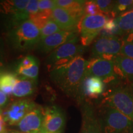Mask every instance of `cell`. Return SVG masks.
Masks as SVG:
<instances>
[{"label": "cell", "instance_id": "16", "mask_svg": "<svg viewBox=\"0 0 133 133\" xmlns=\"http://www.w3.org/2000/svg\"><path fill=\"white\" fill-rule=\"evenodd\" d=\"M104 83L101 78L96 76H87L81 85L80 99L82 96L97 99L104 92Z\"/></svg>", "mask_w": 133, "mask_h": 133}, {"label": "cell", "instance_id": "35", "mask_svg": "<svg viewBox=\"0 0 133 133\" xmlns=\"http://www.w3.org/2000/svg\"><path fill=\"white\" fill-rule=\"evenodd\" d=\"M14 133H21V132H17V131H15V132ZM30 133H44V131H43V130H41L40 131H38V132H30Z\"/></svg>", "mask_w": 133, "mask_h": 133}, {"label": "cell", "instance_id": "38", "mask_svg": "<svg viewBox=\"0 0 133 133\" xmlns=\"http://www.w3.org/2000/svg\"></svg>", "mask_w": 133, "mask_h": 133}, {"label": "cell", "instance_id": "33", "mask_svg": "<svg viewBox=\"0 0 133 133\" xmlns=\"http://www.w3.org/2000/svg\"><path fill=\"white\" fill-rule=\"evenodd\" d=\"M6 123L4 121L2 114L0 115V133H6Z\"/></svg>", "mask_w": 133, "mask_h": 133}, {"label": "cell", "instance_id": "37", "mask_svg": "<svg viewBox=\"0 0 133 133\" xmlns=\"http://www.w3.org/2000/svg\"><path fill=\"white\" fill-rule=\"evenodd\" d=\"M44 133H47V132H44Z\"/></svg>", "mask_w": 133, "mask_h": 133}, {"label": "cell", "instance_id": "32", "mask_svg": "<svg viewBox=\"0 0 133 133\" xmlns=\"http://www.w3.org/2000/svg\"><path fill=\"white\" fill-rule=\"evenodd\" d=\"M9 101V99L7 94H6L3 91H0V107H4L6 105Z\"/></svg>", "mask_w": 133, "mask_h": 133}, {"label": "cell", "instance_id": "25", "mask_svg": "<svg viewBox=\"0 0 133 133\" xmlns=\"http://www.w3.org/2000/svg\"><path fill=\"white\" fill-rule=\"evenodd\" d=\"M95 2L103 14L106 15L109 18H112V13L115 1L110 0H97L95 1Z\"/></svg>", "mask_w": 133, "mask_h": 133}, {"label": "cell", "instance_id": "7", "mask_svg": "<svg viewBox=\"0 0 133 133\" xmlns=\"http://www.w3.org/2000/svg\"><path fill=\"white\" fill-rule=\"evenodd\" d=\"M123 41L117 36H101L94 41L91 49L92 58L114 61L120 55Z\"/></svg>", "mask_w": 133, "mask_h": 133}, {"label": "cell", "instance_id": "29", "mask_svg": "<svg viewBox=\"0 0 133 133\" xmlns=\"http://www.w3.org/2000/svg\"><path fill=\"white\" fill-rule=\"evenodd\" d=\"M120 55L133 59V43L123 41Z\"/></svg>", "mask_w": 133, "mask_h": 133}, {"label": "cell", "instance_id": "27", "mask_svg": "<svg viewBox=\"0 0 133 133\" xmlns=\"http://www.w3.org/2000/svg\"><path fill=\"white\" fill-rule=\"evenodd\" d=\"M84 15L94 16L97 14H103L98 7L95 1H87L84 3Z\"/></svg>", "mask_w": 133, "mask_h": 133}, {"label": "cell", "instance_id": "19", "mask_svg": "<svg viewBox=\"0 0 133 133\" xmlns=\"http://www.w3.org/2000/svg\"><path fill=\"white\" fill-rule=\"evenodd\" d=\"M56 7L63 8L69 11L75 17L80 21L84 16V3L85 1L76 0H55Z\"/></svg>", "mask_w": 133, "mask_h": 133}, {"label": "cell", "instance_id": "24", "mask_svg": "<svg viewBox=\"0 0 133 133\" xmlns=\"http://www.w3.org/2000/svg\"><path fill=\"white\" fill-rule=\"evenodd\" d=\"M62 31L57 23L52 18L48 20L46 24L40 30V39Z\"/></svg>", "mask_w": 133, "mask_h": 133}, {"label": "cell", "instance_id": "26", "mask_svg": "<svg viewBox=\"0 0 133 133\" xmlns=\"http://www.w3.org/2000/svg\"><path fill=\"white\" fill-rule=\"evenodd\" d=\"M56 7L54 1L51 0H40L38 3L39 12L45 14L51 17L52 10Z\"/></svg>", "mask_w": 133, "mask_h": 133}, {"label": "cell", "instance_id": "21", "mask_svg": "<svg viewBox=\"0 0 133 133\" xmlns=\"http://www.w3.org/2000/svg\"><path fill=\"white\" fill-rule=\"evenodd\" d=\"M17 78V75L12 73H0V91L7 95L12 94L13 88Z\"/></svg>", "mask_w": 133, "mask_h": 133}, {"label": "cell", "instance_id": "5", "mask_svg": "<svg viewBox=\"0 0 133 133\" xmlns=\"http://www.w3.org/2000/svg\"><path fill=\"white\" fill-rule=\"evenodd\" d=\"M109 19V17L104 14L84 15L77 26V30L80 34L81 45L84 47L89 46L100 34Z\"/></svg>", "mask_w": 133, "mask_h": 133}, {"label": "cell", "instance_id": "9", "mask_svg": "<svg viewBox=\"0 0 133 133\" xmlns=\"http://www.w3.org/2000/svg\"><path fill=\"white\" fill-rule=\"evenodd\" d=\"M29 0H8L0 1V12L9 15V22L16 26L24 22L29 20L26 12Z\"/></svg>", "mask_w": 133, "mask_h": 133}, {"label": "cell", "instance_id": "11", "mask_svg": "<svg viewBox=\"0 0 133 133\" xmlns=\"http://www.w3.org/2000/svg\"><path fill=\"white\" fill-rule=\"evenodd\" d=\"M38 106L29 99H19L9 104L3 112L4 121L10 126H16L31 110Z\"/></svg>", "mask_w": 133, "mask_h": 133}, {"label": "cell", "instance_id": "34", "mask_svg": "<svg viewBox=\"0 0 133 133\" xmlns=\"http://www.w3.org/2000/svg\"><path fill=\"white\" fill-rule=\"evenodd\" d=\"M123 41H126L128 43H133V31L129 34L126 35V36H124Z\"/></svg>", "mask_w": 133, "mask_h": 133}, {"label": "cell", "instance_id": "1", "mask_svg": "<svg viewBox=\"0 0 133 133\" xmlns=\"http://www.w3.org/2000/svg\"><path fill=\"white\" fill-rule=\"evenodd\" d=\"M88 61L77 56L65 64L52 67L50 77L67 96L80 98L81 87L86 78Z\"/></svg>", "mask_w": 133, "mask_h": 133}, {"label": "cell", "instance_id": "2", "mask_svg": "<svg viewBox=\"0 0 133 133\" xmlns=\"http://www.w3.org/2000/svg\"><path fill=\"white\" fill-rule=\"evenodd\" d=\"M97 117L102 133H133V120L114 108L103 105Z\"/></svg>", "mask_w": 133, "mask_h": 133}, {"label": "cell", "instance_id": "18", "mask_svg": "<svg viewBox=\"0 0 133 133\" xmlns=\"http://www.w3.org/2000/svg\"><path fill=\"white\" fill-rule=\"evenodd\" d=\"M114 61L119 77L126 78L133 85V59L119 55Z\"/></svg>", "mask_w": 133, "mask_h": 133}, {"label": "cell", "instance_id": "17", "mask_svg": "<svg viewBox=\"0 0 133 133\" xmlns=\"http://www.w3.org/2000/svg\"><path fill=\"white\" fill-rule=\"evenodd\" d=\"M37 80L26 78H18L13 88L12 94L16 97H25L33 94L35 92Z\"/></svg>", "mask_w": 133, "mask_h": 133}, {"label": "cell", "instance_id": "13", "mask_svg": "<svg viewBox=\"0 0 133 133\" xmlns=\"http://www.w3.org/2000/svg\"><path fill=\"white\" fill-rule=\"evenodd\" d=\"M78 36L76 31H61L43 38L38 43L37 49L39 52L47 54L53 51L73 38Z\"/></svg>", "mask_w": 133, "mask_h": 133}, {"label": "cell", "instance_id": "14", "mask_svg": "<svg viewBox=\"0 0 133 133\" xmlns=\"http://www.w3.org/2000/svg\"><path fill=\"white\" fill-rule=\"evenodd\" d=\"M82 124L80 133H102L99 119L90 104H84L82 107Z\"/></svg>", "mask_w": 133, "mask_h": 133}, {"label": "cell", "instance_id": "23", "mask_svg": "<svg viewBox=\"0 0 133 133\" xmlns=\"http://www.w3.org/2000/svg\"><path fill=\"white\" fill-rule=\"evenodd\" d=\"M100 34L104 36H121L120 30L116 22L115 18H109L105 24Z\"/></svg>", "mask_w": 133, "mask_h": 133}, {"label": "cell", "instance_id": "31", "mask_svg": "<svg viewBox=\"0 0 133 133\" xmlns=\"http://www.w3.org/2000/svg\"><path fill=\"white\" fill-rule=\"evenodd\" d=\"M4 66V55L3 50V43L0 41V73H1L3 67Z\"/></svg>", "mask_w": 133, "mask_h": 133}, {"label": "cell", "instance_id": "3", "mask_svg": "<svg viewBox=\"0 0 133 133\" xmlns=\"http://www.w3.org/2000/svg\"><path fill=\"white\" fill-rule=\"evenodd\" d=\"M8 40L18 51H26L37 46L40 40V30L28 20L14 26L8 33Z\"/></svg>", "mask_w": 133, "mask_h": 133}, {"label": "cell", "instance_id": "4", "mask_svg": "<svg viewBox=\"0 0 133 133\" xmlns=\"http://www.w3.org/2000/svg\"><path fill=\"white\" fill-rule=\"evenodd\" d=\"M102 104L114 108L133 120V88L131 86L115 88L105 97Z\"/></svg>", "mask_w": 133, "mask_h": 133}, {"label": "cell", "instance_id": "8", "mask_svg": "<svg viewBox=\"0 0 133 133\" xmlns=\"http://www.w3.org/2000/svg\"><path fill=\"white\" fill-rule=\"evenodd\" d=\"M87 76L99 78L104 83L113 82L119 78L114 61L102 58H91L88 61L86 77Z\"/></svg>", "mask_w": 133, "mask_h": 133}, {"label": "cell", "instance_id": "15", "mask_svg": "<svg viewBox=\"0 0 133 133\" xmlns=\"http://www.w3.org/2000/svg\"><path fill=\"white\" fill-rule=\"evenodd\" d=\"M51 18L63 31H76L79 21L67 10L56 7L52 10Z\"/></svg>", "mask_w": 133, "mask_h": 133}, {"label": "cell", "instance_id": "6", "mask_svg": "<svg viewBox=\"0 0 133 133\" xmlns=\"http://www.w3.org/2000/svg\"><path fill=\"white\" fill-rule=\"evenodd\" d=\"M78 36L66 42L50 54L47 62L54 67L69 62L74 58L81 56L84 52L85 47L78 44Z\"/></svg>", "mask_w": 133, "mask_h": 133}, {"label": "cell", "instance_id": "28", "mask_svg": "<svg viewBox=\"0 0 133 133\" xmlns=\"http://www.w3.org/2000/svg\"><path fill=\"white\" fill-rule=\"evenodd\" d=\"M38 63H39V61L37 58L31 55H28L19 62L17 69H28Z\"/></svg>", "mask_w": 133, "mask_h": 133}, {"label": "cell", "instance_id": "12", "mask_svg": "<svg viewBox=\"0 0 133 133\" xmlns=\"http://www.w3.org/2000/svg\"><path fill=\"white\" fill-rule=\"evenodd\" d=\"M43 109L36 106L16 124V131L21 133L38 132L43 130Z\"/></svg>", "mask_w": 133, "mask_h": 133}, {"label": "cell", "instance_id": "22", "mask_svg": "<svg viewBox=\"0 0 133 133\" xmlns=\"http://www.w3.org/2000/svg\"><path fill=\"white\" fill-rule=\"evenodd\" d=\"M133 9V0H118L115 1L112 13V18L117 17L119 15Z\"/></svg>", "mask_w": 133, "mask_h": 133}, {"label": "cell", "instance_id": "30", "mask_svg": "<svg viewBox=\"0 0 133 133\" xmlns=\"http://www.w3.org/2000/svg\"><path fill=\"white\" fill-rule=\"evenodd\" d=\"M38 3H39V1H38V0H30V1H29V4H28L26 8V12L29 14V18L31 16L37 14L39 12Z\"/></svg>", "mask_w": 133, "mask_h": 133}, {"label": "cell", "instance_id": "36", "mask_svg": "<svg viewBox=\"0 0 133 133\" xmlns=\"http://www.w3.org/2000/svg\"><path fill=\"white\" fill-rule=\"evenodd\" d=\"M3 114V112H2V110L1 109V108H0V115Z\"/></svg>", "mask_w": 133, "mask_h": 133}, {"label": "cell", "instance_id": "20", "mask_svg": "<svg viewBox=\"0 0 133 133\" xmlns=\"http://www.w3.org/2000/svg\"><path fill=\"white\" fill-rule=\"evenodd\" d=\"M115 19L121 36H126L133 31V9L119 15Z\"/></svg>", "mask_w": 133, "mask_h": 133}, {"label": "cell", "instance_id": "10", "mask_svg": "<svg viewBox=\"0 0 133 133\" xmlns=\"http://www.w3.org/2000/svg\"><path fill=\"white\" fill-rule=\"evenodd\" d=\"M66 123L64 111L57 105L43 109V131L47 133H62Z\"/></svg>", "mask_w": 133, "mask_h": 133}]
</instances>
